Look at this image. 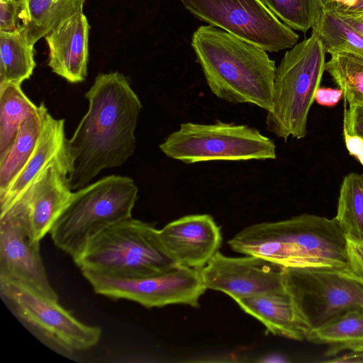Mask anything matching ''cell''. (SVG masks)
<instances>
[{
    "label": "cell",
    "mask_w": 363,
    "mask_h": 363,
    "mask_svg": "<svg viewBox=\"0 0 363 363\" xmlns=\"http://www.w3.org/2000/svg\"><path fill=\"white\" fill-rule=\"evenodd\" d=\"M86 113L67 140L72 190L88 185L101 171L121 166L133 155L142 104L126 77L99 74L85 94Z\"/></svg>",
    "instance_id": "1"
},
{
    "label": "cell",
    "mask_w": 363,
    "mask_h": 363,
    "mask_svg": "<svg viewBox=\"0 0 363 363\" xmlns=\"http://www.w3.org/2000/svg\"><path fill=\"white\" fill-rule=\"evenodd\" d=\"M235 252L283 267L348 269L347 239L335 218L303 213L245 227L227 242Z\"/></svg>",
    "instance_id": "2"
},
{
    "label": "cell",
    "mask_w": 363,
    "mask_h": 363,
    "mask_svg": "<svg viewBox=\"0 0 363 363\" xmlns=\"http://www.w3.org/2000/svg\"><path fill=\"white\" fill-rule=\"evenodd\" d=\"M191 45L213 95L267 112L272 109L277 67L267 51L210 25L194 32Z\"/></svg>",
    "instance_id": "3"
},
{
    "label": "cell",
    "mask_w": 363,
    "mask_h": 363,
    "mask_svg": "<svg viewBox=\"0 0 363 363\" xmlns=\"http://www.w3.org/2000/svg\"><path fill=\"white\" fill-rule=\"evenodd\" d=\"M138 193L131 178L119 175L76 190L50 232L52 242L75 262L95 237L132 217Z\"/></svg>",
    "instance_id": "4"
},
{
    "label": "cell",
    "mask_w": 363,
    "mask_h": 363,
    "mask_svg": "<svg viewBox=\"0 0 363 363\" xmlns=\"http://www.w3.org/2000/svg\"><path fill=\"white\" fill-rule=\"evenodd\" d=\"M325 50L318 35H311L286 51L276 68L272 109L266 128L286 141L307 134V121L314 95L325 71Z\"/></svg>",
    "instance_id": "5"
},
{
    "label": "cell",
    "mask_w": 363,
    "mask_h": 363,
    "mask_svg": "<svg viewBox=\"0 0 363 363\" xmlns=\"http://www.w3.org/2000/svg\"><path fill=\"white\" fill-rule=\"evenodd\" d=\"M81 270L118 278H140L179 266L164 248L152 223L132 217L95 237L74 262Z\"/></svg>",
    "instance_id": "6"
},
{
    "label": "cell",
    "mask_w": 363,
    "mask_h": 363,
    "mask_svg": "<svg viewBox=\"0 0 363 363\" xmlns=\"http://www.w3.org/2000/svg\"><path fill=\"white\" fill-rule=\"evenodd\" d=\"M0 296L21 324L57 352L72 354L85 352L101 339L100 327L81 322L58 301L21 283L0 278Z\"/></svg>",
    "instance_id": "7"
},
{
    "label": "cell",
    "mask_w": 363,
    "mask_h": 363,
    "mask_svg": "<svg viewBox=\"0 0 363 363\" xmlns=\"http://www.w3.org/2000/svg\"><path fill=\"white\" fill-rule=\"evenodd\" d=\"M160 149L167 157L185 164L277 157L274 141L258 130L220 121L213 124L182 123Z\"/></svg>",
    "instance_id": "8"
},
{
    "label": "cell",
    "mask_w": 363,
    "mask_h": 363,
    "mask_svg": "<svg viewBox=\"0 0 363 363\" xmlns=\"http://www.w3.org/2000/svg\"><path fill=\"white\" fill-rule=\"evenodd\" d=\"M283 274L286 292L308 334L347 312L363 311V278L348 269L289 267Z\"/></svg>",
    "instance_id": "9"
},
{
    "label": "cell",
    "mask_w": 363,
    "mask_h": 363,
    "mask_svg": "<svg viewBox=\"0 0 363 363\" xmlns=\"http://www.w3.org/2000/svg\"><path fill=\"white\" fill-rule=\"evenodd\" d=\"M197 19L265 51L293 48L298 35L260 0H179Z\"/></svg>",
    "instance_id": "10"
},
{
    "label": "cell",
    "mask_w": 363,
    "mask_h": 363,
    "mask_svg": "<svg viewBox=\"0 0 363 363\" xmlns=\"http://www.w3.org/2000/svg\"><path fill=\"white\" fill-rule=\"evenodd\" d=\"M95 293L114 299H126L146 308L171 304L199 306L207 289L201 269L177 266L157 275L118 278L90 270H81Z\"/></svg>",
    "instance_id": "11"
},
{
    "label": "cell",
    "mask_w": 363,
    "mask_h": 363,
    "mask_svg": "<svg viewBox=\"0 0 363 363\" xmlns=\"http://www.w3.org/2000/svg\"><path fill=\"white\" fill-rule=\"evenodd\" d=\"M283 268L259 257H230L218 251L201 273L207 289L223 292L235 300L286 293Z\"/></svg>",
    "instance_id": "12"
},
{
    "label": "cell",
    "mask_w": 363,
    "mask_h": 363,
    "mask_svg": "<svg viewBox=\"0 0 363 363\" xmlns=\"http://www.w3.org/2000/svg\"><path fill=\"white\" fill-rule=\"evenodd\" d=\"M0 278L21 283L56 301L40 252L20 210L11 206L0 215Z\"/></svg>",
    "instance_id": "13"
},
{
    "label": "cell",
    "mask_w": 363,
    "mask_h": 363,
    "mask_svg": "<svg viewBox=\"0 0 363 363\" xmlns=\"http://www.w3.org/2000/svg\"><path fill=\"white\" fill-rule=\"evenodd\" d=\"M69 170L67 163L50 165L12 205L21 212L33 241L40 242L50 233L69 202L73 194L68 182Z\"/></svg>",
    "instance_id": "14"
},
{
    "label": "cell",
    "mask_w": 363,
    "mask_h": 363,
    "mask_svg": "<svg viewBox=\"0 0 363 363\" xmlns=\"http://www.w3.org/2000/svg\"><path fill=\"white\" fill-rule=\"evenodd\" d=\"M160 240L179 266L201 269L219 251L220 227L208 214L188 215L158 230Z\"/></svg>",
    "instance_id": "15"
},
{
    "label": "cell",
    "mask_w": 363,
    "mask_h": 363,
    "mask_svg": "<svg viewBox=\"0 0 363 363\" xmlns=\"http://www.w3.org/2000/svg\"><path fill=\"white\" fill-rule=\"evenodd\" d=\"M89 28L86 16L80 13L44 37L49 49L48 65L69 83L82 82L87 76Z\"/></svg>",
    "instance_id": "16"
},
{
    "label": "cell",
    "mask_w": 363,
    "mask_h": 363,
    "mask_svg": "<svg viewBox=\"0 0 363 363\" xmlns=\"http://www.w3.org/2000/svg\"><path fill=\"white\" fill-rule=\"evenodd\" d=\"M67 142L65 120L55 118L47 110L31 156L9 189L0 195L1 213L9 209L48 167L55 163L69 165Z\"/></svg>",
    "instance_id": "17"
},
{
    "label": "cell",
    "mask_w": 363,
    "mask_h": 363,
    "mask_svg": "<svg viewBox=\"0 0 363 363\" xmlns=\"http://www.w3.org/2000/svg\"><path fill=\"white\" fill-rule=\"evenodd\" d=\"M245 313L259 320L274 335L302 341L308 330L286 293L266 294L234 300Z\"/></svg>",
    "instance_id": "18"
},
{
    "label": "cell",
    "mask_w": 363,
    "mask_h": 363,
    "mask_svg": "<svg viewBox=\"0 0 363 363\" xmlns=\"http://www.w3.org/2000/svg\"><path fill=\"white\" fill-rule=\"evenodd\" d=\"M29 43L41 38L72 16L83 13L85 0H16Z\"/></svg>",
    "instance_id": "19"
},
{
    "label": "cell",
    "mask_w": 363,
    "mask_h": 363,
    "mask_svg": "<svg viewBox=\"0 0 363 363\" xmlns=\"http://www.w3.org/2000/svg\"><path fill=\"white\" fill-rule=\"evenodd\" d=\"M43 103L37 112L21 123L16 138L7 154L0 160V195L10 186L31 156L40 136L43 116L47 111Z\"/></svg>",
    "instance_id": "20"
},
{
    "label": "cell",
    "mask_w": 363,
    "mask_h": 363,
    "mask_svg": "<svg viewBox=\"0 0 363 363\" xmlns=\"http://www.w3.org/2000/svg\"><path fill=\"white\" fill-rule=\"evenodd\" d=\"M33 46L23 26L14 31L0 30V84H22L30 77L36 65Z\"/></svg>",
    "instance_id": "21"
},
{
    "label": "cell",
    "mask_w": 363,
    "mask_h": 363,
    "mask_svg": "<svg viewBox=\"0 0 363 363\" xmlns=\"http://www.w3.org/2000/svg\"><path fill=\"white\" fill-rule=\"evenodd\" d=\"M310 342L328 345L325 355L333 357L350 348L363 345V311L342 314L308 333Z\"/></svg>",
    "instance_id": "22"
},
{
    "label": "cell",
    "mask_w": 363,
    "mask_h": 363,
    "mask_svg": "<svg viewBox=\"0 0 363 363\" xmlns=\"http://www.w3.org/2000/svg\"><path fill=\"white\" fill-rule=\"evenodd\" d=\"M38 109L39 106L23 91L21 84H0V160L13 144L21 122Z\"/></svg>",
    "instance_id": "23"
},
{
    "label": "cell",
    "mask_w": 363,
    "mask_h": 363,
    "mask_svg": "<svg viewBox=\"0 0 363 363\" xmlns=\"http://www.w3.org/2000/svg\"><path fill=\"white\" fill-rule=\"evenodd\" d=\"M347 240L363 243V177L351 172L342 179L335 217Z\"/></svg>",
    "instance_id": "24"
},
{
    "label": "cell",
    "mask_w": 363,
    "mask_h": 363,
    "mask_svg": "<svg viewBox=\"0 0 363 363\" xmlns=\"http://www.w3.org/2000/svg\"><path fill=\"white\" fill-rule=\"evenodd\" d=\"M325 71L343 91L349 106L363 104V57L347 50H332Z\"/></svg>",
    "instance_id": "25"
},
{
    "label": "cell",
    "mask_w": 363,
    "mask_h": 363,
    "mask_svg": "<svg viewBox=\"0 0 363 363\" xmlns=\"http://www.w3.org/2000/svg\"><path fill=\"white\" fill-rule=\"evenodd\" d=\"M280 21L303 33L316 26L323 12V0H260Z\"/></svg>",
    "instance_id": "26"
},
{
    "label": "cell",
    "mask_w": 363,
    "mask_h": 363,
    "mask_svg": "<svg viewBox=\"0 0 363 363\" xmlns=\"http://www.w3.org/2000/svg\"><path fill=\"white\" fill-rule=\"evenodd\" d=\"M320 38L326 53L347 50L363 57V37L342 22L330 9L325 8L319 22L312 29Z\"/></svg>",
    "instance_id": "27"
},
{
    "label": "cell",
    "mask_w": 363,
    "mask_h": 363,
    "mask_svg": "<svg viewBox=\"0 0 363 363\" xmlns=\"http://www.w3.org/2000/svg\"><path fill=\"white\" fill-rule=\"evenodd\" d=\"M21 8L16 0H0V30L14 31L20 28Z\"/></svg>",
    "instance_id": "28"
},
{
    "label": "cell",
    "mask_w": 363,
    "mask_h": 363,
    "mask_svg": "<svg viewBox=\"0 0 363 363\" xmlns=\"http://www.w3.org/2000/svg\"><path fill=\"white\" fill-rule=\"evenodd\" d=\"M343 127L350 134L363 138V104L348 108L345 106Z\"/></svg>",
    "instance_id": "29"
},
{
    "label": "cell",
    "mask_w": 363,
    "mask_h": 363,
    "mask_svg": "<svg viewBox=\"0 0 363 363\" xmlns=\"http://www.w3.org/2000/svg\"><path fill=\"white\" fill-rule=\"evenodd\" d=\"M348 269L363 278V243L347 240Z\"/></svg>",
    "instance_id": "30"
},
{
    "label": "cell",
    "mask_w": 363,
    "mask_h": 363,
    "mask_svg": "<svg viewBox=\"0 0 363 363\" xmlns=\"http://www.w3.org/2000/svg\"><path fill=\"white\" fill-rule=\"evenodd\" d=\"M343 96L341 89L318 87L314 95V100L320 106L333 107L337 104Z\"/></svg>",
    "instance_id": "31"
},
{
    "label": "cell",
    "mask_w": 363,
    "mask_h": 363,
    "mask_svg": "<svg viewBox=\"0 0 363 363\" xmlns=\"http://www.w3.org/2000/svg\"><path fill=\"white\" fill-rule=\"evenodd\" d=\"M343 138L350 155L363 165V138L350 134L343 127Z\"/></svg>",
    "instance_id": "32"
},
{
    "label": "cell",
    "mask_w": 363,
    "mask_h": 363,
    "mask_svg": "<svg viewBox=\"0 0 363 363\" xmlns=\"http://www.w3.org/2000/svg\"><path fill=\"white\" fill-rule=\"evenodd\" d=\"M328 9L332 10L343 23L363 37V12L348 13L332 8Z\"/></svg>",
    "instance_id": "33"
},
{
    "label": "cell",
    "mask_w": 363,
    "mask_h": 363,
    "mask_svg": "<svg viewBox=\"0 0 363 363\" xmlns=\"http://www.w3.org/2000/svg\"><path fill=\"white\" fill-rule=\"evenodd\" d=\"M324 7L332 8L348 13L363 12V0H352L349 4L331 3Z\"/></svg>",
    "instance_id": "34"
},
{
    "label": "cell",
    "mask_w": 363,
    "mask_h": 363,
    "mask_svg": "<svg viewBox=\"0 0 363 363\" xmlns=\"http://www.w3.org/2000/svg\"><path fill=\"white\" fill-rule=\"evenodd\" d=\"M355 354L357 359L360 362H363V345L357 349V350L355 352Z\"/></svg>",
    "instance_id": "35"
},
{
    "label": "cell",
    "mask_w": 363,
    "mask_h": 363,
    "mask_svg": "<svg viewBox=\"0 0 363 363\" xmlns=\"http://www.w3.org/2000/svg\"><path fill=\"white\" fill-rule=\"evenodd\" d=\"M334 0H323V4H326L328 3H330V2H332Z\"/></svg>",
    "instance_id": "36"
},
{
    "label": "cell",
    "mask_w": 363,
    "mask_h": 363,
    "mask_svg": "<svg viewBox=\"0 0 363 363\" xmlns=\"http://www.w3.org/2000/svg\"><path fill=\"white\" fill-rule=\"evenodd\" d=\"M362 177H363V173L362 174Z\"/></svg>",
    "instance_id": "37"
}]
</instances>
